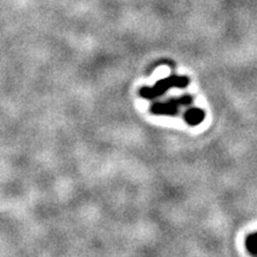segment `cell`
Instances as JSON below:
<instances>
[{"instance_id":"1","label":"cell","mask_w":257,"mask_h":257,"mask_svg":"<svg viewBox=\"0 0 257 257\" xmlns=\"http://www.w3.org/2000/svg\"><path fill=\"white\" fill-rule=\"evenodd\" d=\"M189 83V79L187 76L180 75H170L168 78L159 80L153 87H142L140 89V95L144 99H154L157 96L165 94L170 88H185Z\"/></svg>"},{"instance_id":"3","label":"cell","mask_w":257,"mask_h":257,"mask_svg":"<svg viewBox=\"0 0 257 257\" xmlns=\"http://www.w3.org/2000/svg\"><path fill=\"white\" fill-rule=\"evenodd\" d=\"M205 119V112L201 108L193 107L186 111L185 113V120L187 121L189 125L195 126V125L200 124L202 120Z\"/></svg>"},{"instance_id":"4","label":"cell","mask_w":257,"mask_h":257,"mask_svg":"<svg viewBox=\"0 0 257 257\" xmlns=\"http://www.w3.org/2000/svg\"><path fill=\"white\" fill-rule=\"evenodd\" d=\"M245 249L250 255L257 257V232L250 233L245 238Z\"/></svg>"},{"instance_id":"2","label":"cell","mask_w":257,"mask_h":257,"mask_svg":"<svg viewBox=\"0 0 257 257\" xmlns=\"http://www.w3.org/2000/svg\"><path fill=\"white\" fill-rule=\"evenodd\" d=\"M192 101V96L186 94L182 95L181 98L170 99L166 102H155L150 108V111L157 115H175L181 106L191 105Z\"/></svg>"}]
</instances>
